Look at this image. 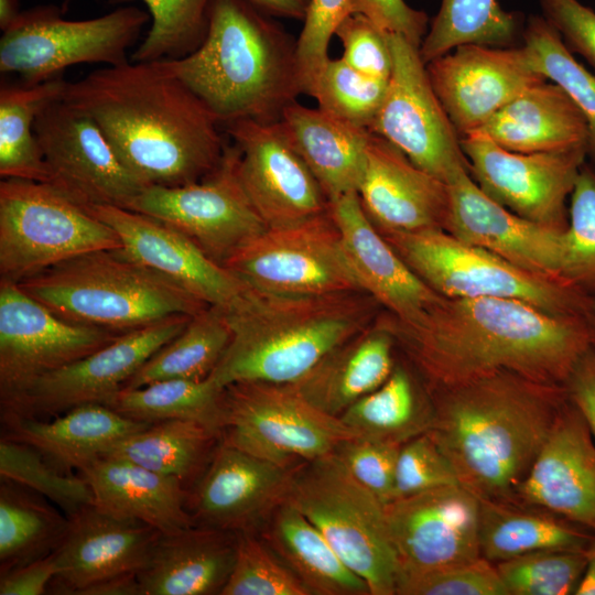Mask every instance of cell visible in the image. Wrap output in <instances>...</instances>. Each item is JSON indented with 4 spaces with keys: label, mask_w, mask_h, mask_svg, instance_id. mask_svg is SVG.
I'll list each match as a JSON object with an SVG mask.
<instances>
[{
    "label": "cell",
    "mask_w": 595,
    "mask_h": 595,
    "mask_svg": "<svg viewBox=\"0 0 595 595\" xmlns=\"http://www.w3.org/2000/svg\"><path fill=\"white\" fill-rule=\"evenodd\" d=\"M593 318L560 316L522 301L440 296L402 321L385 310V328L428 392L508 371L564 385L591 347Z\"/></svg>",
    "instance_id": "cell-1"
},
{
    "label": "cell",
    "mask_w": 595,
    "mask_h": 595,
    "mask_svg": "<svg viewBox=\"0 0 595 595\" xmlns=\"http://www.w3.org/2000/svg\"><path fill=\"white\" fill-rule=\"evenodd\" d=\"M63 100L96 121L144 184L180 186L220 163L226 141L206 105L158 62L106 66L67 82Z\"/></svg>",
    "instance_id": "cell-2"
},
{
    "label": "cell",
    "mask_w": 595,
    "mask_h": 595,
    "mask_svg": "<svg viewBox=\"0 0 595 595\" xmlns=\"http://www.w3.org/2000/svg\"><path fill=\"white\" fill-rule=\"evenodd\" d=\"M428 434L458 484L479 500L511 502L569 400L564 385L500 371L429 392Z\"/></svg>",
    "instance_id": "cell-3"
},
{
    "label": "cell",
    "mask_w": 595,
    "mask_h": 595,
    "mask_svg": "<svg viewBox=\"0 0 595 595\" xmlns=\"http://www.w3.org/2000/svg\"><path fill=\"white\" fill-rule=\"evenodd\" d=\"M249 0H213L206 35L192 53L158 63L221 126L279 121L303 94L296 40Z\"/></svg>",
    "instance_id": "cell-4"
},
{
    "label": "cell",
    "mask_w": 595,
    "mask_h": 595,
    "mask_svg": "<svg viewBox=\"0 0 595 595\" xmlns=\"http://www.w3.org/2000/svg\"><path fill=\"white\" fill-rule=\"evenodd\" d=\"M225 311L231 338L209 375L223 388L240 381L295 383L370 327L383 309L363 290L291 295L249 288Z\"/></svg>",
    "instance_id": "cell-5"
},
{
    "label": "cell",
    "mask_w": 595,
    "mask_h": 595,
    "mask_svg": "<svg viewBox=\"0 0 595 595\" xmlns=\"http://www.w3.org/2000/svg\"><path fill=\"white\" fill-rule=\"evenodd\" d=\"M18 284L66 321L116 333L209 306L120 248L79 255Z\"/></svg>",
    "instance_id": "cell-6"
},
{
    "label": "cell",
    "mask_w": 595,
    "mask_h": 595,
    "mask_svg": "<svg viewBox=\"0 0 595 595\" xmlns=\"http://www.w3.org/2000/svg\"><path fill=\"white\" fill-rule=\"evenodd\" d=\"M380 234L414 274L442 296L512 299L554 315L595 317V296L565 279L520 268L443 229Z\"/></svg>",
    "instance_id": "cell-7"
},
{
    "label": "cell",
    "mask_w": 595,
    "mask_h": 595,
    "mask_svg": "<svg viewBox=\"0 0 595 595\" xmlns=\"http://www.w3.org/2000/svg\"><path fill=\"white\" fill-rule=\"evenodd\" d=\"M288 501L367 583L370 595H396L400 569L385 505L334 453L296 467Z\"/></svg>",
    "instance_id": "cell-8"
},
{
    "label": "cell",
    "mask_w": 595,
    "mask_h": 595,
    "mask_svg": "<svg viewBox=\"0 0 595 595\" xmlns=\"http://www.w3.org/2000/svg\"><path fill=\"white\" fill-rule=\"evenodd\" d=\"M117 232L47 183L0 182V279L21 282L79 255L119 249Z\"/></svg>",
    "instance_id": "cell-9"
},
{
    "label": "cell",
    "mask_w": 595,
    "mask_h": 595,
    "mask_svg": "<svg viewBox=\"0 0 595 595\" xmlns=\"http://www.w3.org/2000/svg\"><path fill=\"white\" fill-rule=\"evenodd\" d=\"M220 440L285 467L333 454L358 436L338 416L312 405L293 383L240 381L224 387Z\"/></svg>",
    "instance_id": "cell-10"
},
{
    "label": "cell",
    "mask_w": 595,
    "mask_h": 595,
    "mask_svg": "<svg viewBox=\"0 0 595 595\" xmlns=\"http://www.w3.org/2000/svg\"><path fill=\"white\" fill-rule=\"evenodd\" d=\"M150 18L133 6L88 20L63 19L52 6L23 11L1 36L0 72L37 84L82 63L125 64Z\"/></svg>",
    "instance_id": "cell-11"
},
{
    "label": "cell",
    "mask_w": 595,
    "mask_h": 595,
    "mask_svg": "<svg viewBox=\"0 0 595 595\" xmlns=\"http://www.w3.org/2000/svg\"><path fill=\"white\" fill-rule=\"evenodd\" d=\"M258 291L321 295L361 290L329 212L299 224L267 228L224 264Z\"/></svg>",
    "instance_id": "cell-12"
},
{
    "label": "cell",
    "mask_w": 595,
    "mask_h": 595,
    "mask_svg": "<svg viewBox=\"0 0 595 595\" xmlns=\"http://www.w3.org/2000/svg\"><path fill=\"white\" fill-rule=\"evenodd\" d=\"M238 149L226 145L220 163L199 181L147 186L129 208L155 218L193 241L218 264L267 229L238 173Z\"/></svg>",
    "instance_id": "cell-13"
},
{
    "label": "cell",
    "mask_w": 595,
    "mask_h": 595,
    "mask_svg": "<svg viewBox=\"0 0 595 595\" xmlns=\"http://www.w3.org/2000/svg\"><path fill=\"white\" fill-rule=\"evenodd\" d=\"M392 69L382 104L369 128L425 172L448 182L469 170L461 137L440 102L419 47L387 33Z\"/></svg>",
    "instance_id": "cell-14"
},
{
    "label": "cell",
    "mask_w": 595,
    "mask_h": 595,
    "mask_svg": "<svg viewBox=\"0 0 595 595\" xmlns=\"http://www.w3.org/2000/svg\"><path fill=\"white\" fill-rule=\"evenodd\" d=\"M34 131L46 183L86 209L129 208L148 186L120 161L96 121L63 98L37 115Z\"/></svg>",
    "instance_id": "cell-15"
},
{
    "label": "cell",
    "mask_w": 595,
    "mask_h": 595,
    "mask_svg": "<svg viewBox=\"0 0 595 595\" xmlns=\"http://www.w3.org/2000/svg\"><path fill=\"white\" fill-rule=\"evenodd\" d=\"M121 333L66 321L0 279V403L12 404L36 380L116 339Z\"/></svg>",
    "instance_id": "cell-16"
},
{
    "label": "cell",
    "mask_w": 595,
    "mask_h": 595,
    "mask_svg": "<svg viewBox=\"0 0 595 595\" xmlns=\"http://www.w3.org/2000/svg\"><path fill=\"white\" fill-rule=\"evenodd\" d=\"M469 173L479 188L512 213L559 229L569 224L570 198L587 150L519 153L486 137L461 138Z\"/></svg>",
    "instance_id": "cell-17"
},
{
    "label": "cell",
    "mask_w": 595,
    "mask_h": 595,
    "mask_svg": "<svg viewBox=\"0 0 595 595\" xmlns=\"http://www.w3.org/2000/svg\"><path fill=\"white\" fill-rule=\"evenodd\" d=\"M191 317L172 315L121 333L109 344L36 380L12 404L1 408V414L43 419L85 403L107 404Z\"/></svg>",
    "instance_id": "cell-18"
},
{
    "label": "cell",
    "mask_w": 595,
    "mask_h": 595,
    "mask_svg": "<svg viewBox=\"0 0 595 595\" xmlns=\"http://www.w3.org/2000/svg\"><path fill=\"white\" fill-rule=\"evenodd\" d=\"M224 127L239 152L240 183L267 228L299 224L328 210L325 193L280 121L240 119Z\"/></svg>",
    "instance_id": "cell-19"
},
{
    "label": "cell",
    "mask_w": 595,
    "mask_h": 595,
    "mask_svg": "<svg viewBox=\"0 0 595 595\" xmlns=\"http://www.w3.org/2000/svg\"><path fill=\"white\" fill-rule=\"evenodd\" d=\"M385 509L399 562L398 583L482 556L480 502L461 485L394 499Z\"/></svg>",
    "instance_id": "cell-20"
},
{
    "label": "cell",
    "mask_w": 595,
    "mask_h": 595,
    "mask_svg": "<svg viewBox=\"0 0 595 595\" xmlns=\"http://www.w3.org/2000/svg\"><path fill=\"white\" fill-rule=\"evenodd\" d=\"M296 467L278 465L220 440L187 494L193 524L236 534L259 532L288 501Z\"/></svg>",
    "instance_id": "cell-21"
},
{
    "label": "cell",
    "mask_w": 595,
    "mask_h": 595,
    "mask_svg": "<svg viewBox=\"0 0 595 595\" xmlns=\"http://www.w3.org/2000/svg\"><path fill=\"white\" fill-rule=\"evenodd\" d=\"M431 85L463 138L528 87L545 80L522 46L464 44L425 64Z\"/></svg>",
    "instance_id": "cell-22"
},
{
    "label": "cell",
    "mask_w": 595,
    "mask_h": 595,
    "mask_svg": "<svg viewBox=\"0 0 595 595\" xmlns=\"http://www.w3.org/2000/svg\"><path fill=\"white\" fill-rule=\"evenodd\" d=\"M447 184L451 212L445 231L526 270L564 279L566 229L526 219L501 206L479 188L467 169L458 170Z\"/></svg>",
    "instance_id": "cell-23"
},
{
    "label": "cell",
    "mask_w": 595,
    "mask_h": 595,
    "mask_svg": "<svg viewBox=\"0 0 595 595\" xmlns=\"http://www.w3.org/2000/svg\"><path fill=\"white\" fill-rule=\"evenodd\" d=\"M161 532L155 528L90 505L68 517L54 551L56 575L47 593L78 595L107 578L139 573Z\"/></svg>",
    "instance_id": "cell-24"
},
{
    "label": "cell",
    "mask_w": 595,
    "mask_h": 595,
    "mask_svg": "<svg viewBox=\"0 0 595 595\" xmlns=\"http://www.w3.org/2000/svg\"><path fill=\"white\" fill-rule=\"evenodd\" d=\"M511 502L548 511L595 536V441L570 399Z\"/></svg>",
    "instance_id": "cell-25"
},
{
    "label": "cell",
    "mask_w": 595,
    "mask_h": 595,
    "mask_svg": "<svg viewBox=\"0 0 595 595\" xmlns=\"http://www.w3.org/2000/svg\"><path fill=\"white\" fill-rule=\"evenodd\" d=\"M118 235L121 251L158 271L208 305H235L249 286L164 223L117 206L88 209Z\"/></svg>",
    "instance_id": "cell-26"
},
{
    "label": "cell",
    "mask_w": 595,
    "mask_h": 595,
    "mask_svg": "<svg viewBox=\"0 0 595 595\" xmlns=\"http://www.w3.org/2000/svg\"><path fill=\"white\" fill-rule=\"evenodd\" d=\"M357 194L379 232L446 230L451 212L448 184L372 132Z\"/></svg>",
    "instance_id": "cell-27"
},
{
    "label": "cell",
    "mask_w": 595,
    "mask_h": 595,
    "mask_svg": "<svg viewBox=\"0 0 595 595\" xmlns=\"http://www.w3.org/2000/svg\"><path fill=\"white\" fill-rule=\"evenodd\" d=\"M360 289L402 321L420 315L441 295L421 281L367 217L357 192L329 202Z\"/></svg>",
    "instance_id": "cell-28"
},
{
    "label": "cell",
    "mask_w": 595,
    "mask_h": 595,
    "mask_svg": "<svg viewBox=\"0 0 595 595\" xmlns=\"http://www.w3.org/2000/svg\"><path fill=\"white\" fill-rule=\"evenodd\" d=\"M3 437L39 451L64 473H78L115 443L151 423L127 418L102 403H85L50 420L1 414Z\"/></svg>",
    "instance_id": "cell-29"
},
{
    "label": "cell",
    "mask_w": 595,
    "mask_h": 595,
    "mask_svg": "<svg viewBox=\"0 0 595 595\" xmlns=\"http://www.w3.org/2000/svg\"><path fill=\"white\" fill-rule=\"evenodd\" d=\"M236 533L191 526L161 533L138 573L141 595H220L232 570Z\"/></svg>",
    "instance_id": "cell-30"
},
{
    "label": "cell",
    "mask_w": 595,
    "mask_h": 595,
    "mask_svg": "<svg viewBox=\"0 0 595 595\" xmlns=\"http://www.w3.org/2000/svg\"><path fill=\"white\" fill-rule=\"evenodd\" d=\"M469 134L486 137L519 153L587 147L583 115L566 93L548 79L524 89Z\"/></svg>",
    "instance_id": "cell-31"
},
{
    "label": "cell",
    "mask_w": 595,
    "mask_h": 595,
    "mask_svg": "<svg viewBox=\"0 0 595 595\" xmlns=\"http://www.w3.org/2000/svg\"><path fill=\"white\" fill-rule=\"evenodd\" d=\"M279 121L328 202L357 192L371 134L368 129L298 101L284 109Z\"/></svg>",
    "instance_id": "cell-32"
},
{
    "label": "cell",
    "mask_w": 595,
    "mask_h": 595,
    "mask_svg": "<svg viewBox=\"0 0 595 595\" xmlns=\"http://www.w3.org/2000/svg\"><path fill=\"white\" fill-rule=\"evenodd\" d=\"M79 474L89 483L95 505L105 510L142 521L161 533L193 526L186 509L188 490L175 477L112 457H100Z\"/></svg>",
    "instance_id": "cell-33"
},
{
    "label": "cell",
    "mask_w": 595,
    "mask_h": 595,
    "mask_svg": "<svg viewBox=\"0 0 595 595\" xmlns=\"http://www.w3.org/2000/svg\"><path fill=\"white\" fill-rule=\"evenodd\" d=\"M394 343L377 322L335 347L293 383L322 412L340 416L381 386L394 368Z\"/></svg>",
    "instance_id": "cell-34"
},
{
    "label": "cell",
    "mask_w": 595,
    "mask_h": 595,
    "mask_svg": "<svg viewBox=\"0 0 595 595\" xmlns=\"http://www.w3.org/2000/svg\"><path fill=\"white\" fill-rule=\"evenodd\" d=\"M311 595H370L321 531L289 501L258 532Z\"/></svg>",
    "instance_id": "cell-35"
},
{
    "label": "cell",
    "mask_w": 595,
    "mask_h": 595,
    "mask_svg": "<svg viewBox=\"0 0 595 595\" xmlns=\"http://www.w3.org/2000/svg\"><path fill=\"white\" fill-rule=\"evenodd\" d=\"M479 502L480 553L494 564L539 550H585L595 537L538 508L509 501Z\"/></svg>",
    "instance_id": "cell-36"
},
{
    "label": "cell",
    "mask_w": 595,
    "mask_h": 595,
    "mask_svg": "<svg viewBox=\"0 0 595 595\" xmlns=\"http://www.w3.org/2000/svg\"><path fill=\"white\" fill-rule=\"evenodd\" d=\"M220 437L195 421L164 420L123 437L101 457L123 459L175 477L190 490L206 469Z\"/></svg>",
    "instance_id": "cell-37"
},
{
    "label": "cell",
    "mask_w": 595,
    "mask_h": 595,
    "mask_svg": "<svg viewBox=\"0 0 595 595\" xmlns=\"http://www.w3.org/2000/svg\"><path fill=\"white\" fill-rule=\"evenodd\" d=\"M339 418L360 437L403 444L428 432L432 402L420 379L398 364L381 386Z\"/></svg>",
    "instance_id": "cell-38"
},
{
    "label": "cell",
    "mask_w": 595,
    "mask_h": 595,
    "mask_svg": "<svg viewBox=\"0 0 595 595\" xmlns=\"http://www.w3.org/2000/svg\"><path fill=\"white\" fill-rule=\"evenodd\" d=\"M67 82L55 77L37 84L0 88V176L46 183L48 172L34 123L51 102L63 98Z\"/></svg>",
    "instance_id": "cell-39"
},
{
    "label": "cell",
    "mask_w": 595,
    "mask_h": 595,
    "mask_svg": "<svg viewBox=\"0 0 595 595\" xmlns=\"http://www.w3.org/2000/svg\"><path fill=\"white\" fill-rule=\"evenodd\" d=\"M42 495L0 484V573L46 558L60 545L68 517Z\"/></svg>",
    "instance_id": "cell-40"
},
{
    "label": "cell",
    "mask_w": 595,
    "mask_h": 595,
    "mask_svg": "<svg viewBox=\"0 0 595 595\" xmlns=\"http://www.w3.org/2000/svg\"><path fill=\"white\" fill-rule=\"evenodd\" d=\"M230 338L225 309L209 305L193 315L183 331L155 351L123 388H138L165 379H206Z\"/></svg>",
    "instance_id": "cell-41"
},
{
    "label": "cell",
    "mask_w": 595,
    "mask_h": 595,
    "mask_svg": "<svg viewBox=\"0 0 595 595\" xmlns=\"http://www.w3.org/2000/svg\"><path fill=\"white\" fill-rule=\"evenodd\" d=\"M136 421L198 422L219 433L225 424L224 388L203 380L165 379L138 388H122L106 404Z\"/></svg>",
    "instance_id": "cell-42"
},
{
    "label": "cell",
    "mask_w": 595,
    "mask_h": 595,
    "mask_svg": "<svg viewBox=\"0 0 595 595\" xmlns=\"http://www.w3.org/2000/svg\"><path fill=\"white\" fill-rule=\"evenodd\" d=\"M523 29L521 15L497 0H442L419 53L428 64L464 44L511 47Z\"/></svg>",
    "instance_id": "cell-43"
},
{
    "label": "cell",
    "mask_w": 595,
    "mask_h": 595,
    "mask_svg": "<svg viewBox=\"0 0 595 595\" xmlns=\"http://www.w3.org/2000/svg\"><path fill=\"white\" fill-rule=\"evenodd\" d=\"M521 46L530 67L559 85L583 115L587 125V156L595 163V75L573 56L542 15L528 19Z\"/></svg>",
    "instance_id": "cell-44"
},
{
    "label": "cell",
    "mask_w": 595,
    "mask_h": 595,
    "mask_svg": "<svg viewBox=\"0 0 595 595\" xmlns=\"http://www.w3.org/2000/svg\"><path fill=\"white\" fill-rule=\"evenodd\" d=\"M132 0H109L121 4ZM151 26L131 54V62H159L183 57L203 42L213 0H142Z\"/></svg>",
    "instance_id": "cell-45"
},
{
    "label": "cell",
    "mask_w": 595,
    "mask_h": 595,
    "mask_svg": "<svg viewBox=\"0 0 595 595\" xmlns=\"http://www.w3.org/2000/svg\"><path fill=\"white\" fill-rule=\"evenodd\" d=\"M0 476L42 495L67 517L95 504L91 487L82 474L64 473L35 448L3 436Z\"/></svg>",
    "instance_id": "cell-46"
},
{
    "label": "cell",
    "mask_w": 595,
    "mask_h": 595,
    "mask_svg": "<svg viewBox=\"0 0 595 595\" xmlns=\"http://www.w3.org/2000/svg\"><path fill=\"white\" fill-rule=\"evenodd\" d=\"M388 79L365 75L342 57L328 58L309 96L317 107L369 130L386 95Z\"/></svg>",
    "instance_id": "cell-47"
},
{
    "label": "cell",
    "mask_w": 595,
    "mask_h": 595,
    "mask_svg": "<svg viewBox=\"0 0 595 595\" xmlns=\"http://www.w3.org/2000/svg\"><path fill=\"white\" fill-rule=\"evenodd\" d=\"M495 565L508 595H574L586 566V549L539 550Z\"/></svg>",
    "instance_id": "cell-48"
},
{
    "label": "cell",
    "mask_w": 595,
    "mask_h": 595,
    "mask_svg": "<svg viewBox=\"0 0 595 595\" xmlns=\"http://www.w3.org/2000/svg\"><path fill=\"white\" fill-rule=\"evenodd\" d=\"M236 536L232 570L220 595H311L258 532Z\"/></svg>",
    "instance_id": "cell-49"
},
{
    "label": "cell",
    "mask_w": 595,
    "mask_h": 595,
    "mask_svg": "<svg viewBox=\"0 0 595 595\" xmlns=\"http://www.w3.org/2000/svg\"><path fill=\"white\" fill-rule=\"evenodd\" d=\"M563 278L595 296V170L581 167L570 196Z\"/></svg>",
    "instance_id": "cell-50"
},
{
    "label": "cell",
    "mask_w": 595,
    "mask_h": 595,
    "mask_svg": "<svg viewBox=\"0 0 595 595\" xmlns=\"http://www.w3.org/2000/svg\"><path fill=\"white\" fill-rule=\"evenodd\" d=\"M398 595H508L496 565L484 556L399 581Z\"/></svg>",
    "instance_id": "cell-51"
},
{
    "label": "cell",
    "mask_w": 595,
    "mask_h": 595,
    "mask_svg": "<svg viewBox=\"0 0 595 595\" xmlns=\"http://www.w3.org/2000/svg\"><path fill=\"white\" fill-rule=\"evenodd\" d=\"M450 485H459L456 474L428 433L401 445L396 466L393 500Z\"/></svg>",
    "instance_id": "cell-52"
},
{
    "label": "cell",
    "mask_w": 595,
    "mask_h": 595,
    "mask_svg": "<svg viewBox=\"0 0 595 595\" xmlns=\"http://www.w3.org/2000/svg\"><path fill=\"white\" fill-rule=\"evenodd\" d=\"M348 14L349 0H310L302 31L296 39L303 94L309 95L317 74L329 58V41Z\"/></svg>",
    "instance_id": "cell-53"
},
{
    "label": "cell",
    "mask_w": 595,
    "mask_h": 595,
    "mask_svg": "<svg viewBox=\"0 0 595 595\" xmlns=\"http://www.w3.org/2000/svg\"><path fill=\"white\" fill-rule=\"evenodd\" d=\"M402 444L355 436L342 442L334 454L348 472L379 500H393L394 476Z\"/></svg>",
    "instance_id": "cell-54"
},
{
    "label": "cell",
    "mask_w": 595,
    "mask_h": 595,
    "mask_svg": "<svg viewBox=\"0 0 595 595\" xmlns=\"http://www.w3.org/2000/svg\"><path fill=\"white\" fill-rule=\"evenodd\" d=\"M335 36L343 46L342 58L358 72L389 79L392 55L387 33L360 13L348 14L337 26Z\"/></svg>",
    "instance_id": "cell-55"
},
{
    "label": "cell",
    "mask_w": 595,
    "mask_h": 595,
    "mask_svg": "<svg viewBox=\"0 0 595 595\" xmlns=\"http://www.w3.org/2000/svg\"><path fill=\"white\" fill-rule=\"evenodd\" d=\"M542 17L559 32L571 53L595 69V11L578 0H539Z\"/></svg>",
    "instance_id": "cell-56"
},
{
    "label": "cell",
    "mask_w": 595,
    "mask_h": 595,
    "mask_svg": "<svg viewBox=\"0 0 595 595\" xmlns=\"http://www.w3.org/2000/svg\"><path fill=\"white\" fill-rule=\"evenodd\" d=\"M349 11L367 17L383 32L399 34L416 47L428 33L426 13L404 0H349Z\"/></svg>",
    "instance_id": "cell-57"
},
{
    "label": "cell",
    "mask_w": 595,
    "mask_h": 595,
    "mask_svg": "<svg viewBox=\"0 0 595 595\" xmlns=\"http://www.w3.org/2000/svg\"><path fill=\"white\" fill-rule=\"evenodd\" d=\"M56 575L54 555L0 573V595H42Z\"/></svg>",
    "instance_id": "cell-58"
},
{
    "label": "cell",
    "mask_w": 595,
    "mask_h": 595,
    "mask_svg": "<svg viewBox=\"0 0 595 595\" xmlns=\"http://www.w3.org/2000/svg\"><path fill=\"white\" fill-rule=\"evenodd\" d=\"M564 387L595 441V348L592 345L573 367Z\"/></svg>",
    "instance_id": "cell-59"
},
{
    "label": "cell",
    "mask_w": 595,
    "mask_h": 595,
    "mask_svg": "<svg viewBox=\"0 0 595 595\" xmlns=\"http://www.w3.org/2000/svg\"><path fill=\"white\" fill-rule=\"evenodd\" d=\"M78 595H141L138 573L107 578L84 588Z\"/></svg>",
    "instance_id": "cell-60"
},
{
    "label": "cell",
    "mask_w": 595,
    "mask_h": 595,
    "mask_svg": "<svg viewBox=\"0 0 595 595\" xmlns=\"http://www.w3.org/2000/svg\"><path fill=\"white\" fill-rule=\"evenodd\" d=\"M264 13L274 18L303 21L310 0H249Z\"/></svg>",
    "instance_id": "cell-61"
},
{
    "label": "cell",
    "mask_w": 595,
    "mask_h": 595,
    "mask_svg": "<svg viewBox=\"0 0 595 595\" xmlns=\"http://www.w3.org/2000/svg\"><path fill=\"white\" fill-rule=\"evenodd\" d=\"M574 595H595V537L586 548V566Z\"/></svg>",
    "instance_id": "cell-62"
},
{
    "label": "cell",
    "mask_w": 595,
    "mask_h": 595,
    "mask_svg": "<svg viewBox=\"0 0 595 595\" xmlns=\"http://www.w3.org/2000/svg\"><path fill=\"white\" fill-rule=\"evenodd\" d=\"M18 0H0V28L6 31L20 15Z\"/></svg>",
    "instance_id": "cell-63"
},
{
    "label": "cell",
    "mask_w": 595,
    "mask_h": 595,
    "mask_svg": "<svg viewBox=\"0 0 595 595\" xmlns=\"http://www.w3.org/2000/svg\"><path fill=\"white\" fill-rule=\"evenodd\" d=\"M591 345L595 348V318L591 325Z\"/></svg>",
    "instance_id": "cell-64"
}]
</instances>
